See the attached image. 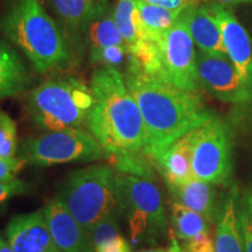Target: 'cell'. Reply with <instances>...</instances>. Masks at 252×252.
I'll return each mask as SVG.
<instances>
[{"label":"cell","mask_w":252,"mask_h":252,"mask_svg":"<svg viewBox=\"0 0 252 252\" xmlns=\"http://www.w3.org/2000/svg\"><path fill=\"white\" fill-rule=\"evenodd\" d=\"M94 104L87 118L111 167L123 174L156 180V166L146 153V130L140 109L116 68L94 71Z\"/></svg>","instance_id":"1"},{"label":"cell","mask_w":252,"mask_h":252,"mask_svg":"<svg viewBox=\"0 0 252 252\" xmlns=\"http://www.w3.org/2000/svg\"><path fill=\"white\" fill-rule=\"evenodd\" d=\"M126 86L134 97L146 130V153L153 160L175 140L206 122L213 112L198 91L128 72Z\"/></svg>","instance_id":"2"},{"label":"cell","mask_w":252,"mask_h":252,"mask_svg":"<svg viewBox=\"0 0 252 252\" xmlns=\"http://www.w3.org/2000/svg\"><path fill=\"white\" fill-rule=\"evenodd\" d=\"M1 30L37 71H50L68 62L67 40L40 0H17L2 18Z\"/></svg>","instance_id":"3"},{"label":"cell","mask_w":252,"mask_h":252,"mask_svg":"<svg viewBox=\"0 0 252 252\" xmlns=\"http://www.w3.org/2000/svg\"><path fill=\"white\" fill-rule=\"evenodd\" d=\"M117 175L112 167L105 165L76 169L69 173L58 197L89 231L105 217L124 214Z\"/></svg>","instance_id":"4"},{"label":"cell","mask_w":252,"mask_h":252,"mask_svg":"<svg viewBox=\"0 0 252 252\" xmlns=\"http://www.w3.org/2000/svg\"><path fill=\"white\" fill-rule=\"evenodd\" d=\"M94 104L91 88L75 77L50 78L32 91L28 113L46 131L78 128L87 124Z\"/></svg>","instance_id":"5"},{"label":"cell","mask_w":252,"mask_h":252,"mask_svg":"<svg viewBox=\"0 0 252 252\" xmlns=\"http://www.w3.org/2000/svg\"><path fill=\"white\" fill-rule=\"evenodd\" d=\"M191 169L195 179L215 186L232 185V137L216 115L191 130Z\"/></svg>","instance_id":"6"},{"label":"cell","mask_w":252,"mask_h":252,"mask_svg":"<svg viewBox=\"0 0 252 252\" xmlns=\"http://www.w3.org/2000/svg\"><path fill=\"white\" fill-rule=\"evenodd\" d=\"M19 158L32 166L48 167L58 163L96 161L106 156L90 131L78 127L27 138L21 145Z\"/></svg>","instance_id":"7"},{"label":"cell","mask_w":252,"mask_h":252,"mask_svg":"<svg viewBox=\"0 0 252 252\" xmlns=\"http://www.w3.org/2000/svg\"><path fill=\"white\" fill-rule=\"evenodd\" d=\"M124 214L127 215L132 241L154 239L166 234L167 217L161 191L154 181L118 173Z\"/></svg>","instance_id":"8"},{"label":"cell","mask_w":252,"mask_h":252,"mask_svg":"<svg viewBox=\"0 0 252 252\" xmlns=\"http://www.w3.org/2000/svg\"><path fill=\"white\" fill-rule=\"evenodd\" d=\"M159 42L165 82L185 90H200L196 67L197 53L195 52L194 41L187 27L180 19L174 26L160 35Z\"/></svg>","instance_id":"9"},{"label":"cell","mask_w":252,"mask_h":252,"mask_svg":"<svg viewBox=\"0 0 252 252\" xmlns=\"http://www.w3.org/2000/svg\"><path fill=\"white\" fill-rule=\"evenodd\" d=\"M200 87L220 102L247 106L252 104V93L228 56L198 52L196 56Z\"/></svg>","instance_id":"10"},{"label":"cell","mask_w":252,"mask_h":252,"mask_svg":"<svg viewBox=\"0 0 252 252\" xmlns=\"http://www.w3.org/2000/svg\"><path fill=\"white\" fill-rule=\"evenodd\" d=\"M209 6L220 26L226 55L252 93V45L250 36L231 9L212 2Z\"/></svg>","instance_id":"11"},{"label":"cell","mask_w":252,"mask_h":252,"mask_svg":"<svg viewBox=\"0 0 252 252\" xmlns=\"http://www.w3.org/2000/svg\"><path fill=\"white\" fill-rule=\"evenodd\" d=\"M6 238L14 252H61L50 235L43 209L14 216L6 228Z\"/></svg>","instance_id":"12"},{"label":"cell","mask_w":252,"mask_h":252,"mask_svg":"<svg viewBox=\"0 0 252 252\" xmlns=\"http://www.w3.org/2000/svg\"><path fill=\"white\" fill-rule=\"evenodd\" d=\"M47 224L61 252H94L88 230L77 222L59 197L49 200L43 208Z\"/></svg>","instance_id":"13"},{"label":"cell","mask_w":252,"mask_h":252,"mask_svg":"<svg viewBox=\"0 0 252 252\" xmlns=\"http://www.w3.org/2000/svg\"><path fill=\"white\" fill-rule=\"evenodd\" d=\"M238 187L231 185L222 197L215 223V252H245L239 220Z\"/></svg>","instance_id":"14"},{"label":"cell","mask_w":252,"mask_h":252,"mask_svg":"<svg viewBox=\"0 0 252 252\" xmlns=\"http://www.w3.org/2000/svg\"><path fill=\"white\" fill-rule=\"evenodd\" d=\"M180 20L186 25L194 43L201 52L210 55L228 56L219 24L209 5L194 4L182 12Z\"/></svg>","instance_id":"15"},{"label":"cell","mask_w":252,"mask_h":252,"mask_svg":"<svg viewBox=\"0 0 252 252\" xmlns=\"http://www.w3.org/2000/svg\"><path fill=\"white\" fill-rule=\"evenodd\" d=\"M82 30L86 34L88 46L90 48V58L104 49L113 47H126L124 39L116 24L113 9L108 0H97L94 11Z\"/></svg>","instance_id":"16"},{"label":"cell","mask_w":252,"mask_h":252,"mask_svg":"<svg viewBox=\"0 0 252 252\" xmlns=\"http://www.w3.org/2000/svg\"><path fill=\"white\" fill-rule=\"evenodd\" d=\"M153 163L165 179L167 187L194 180L191 169V131L163 150L153 160Z\"/></svg>","instance_id":"17"},{"label":"cell","mask_w":252,"mask_h":252,"mask_svg":"<svg viewBox=\"0 0 252 252\" xmlns=\"http://www.w3.org/2000/svg\"><path fill=\"white\" fill-rule=\"evenodd\" d=\"M168 189L174 202L202 215L209 224L216 223L222 197H219L215 185L194 179L182 185L169 186Z\"/></svg>","instance_id":"18"},{"label":"cell","mask_w":252,"mask_h":252,"mask_svg":"<svg viewBox=\"0 0 252 252\" xmlns=\"http://www.w3.org/2000/svg\"><path fill=\"white\" fill-rule=\"evenodd\" d=\"M27 83L28 72L23 59L14 48L0 41V99L17 96Z\"/></svg>","instance_id":"19"},{"label":"cell","mask_w":252,"mask_h":252,"mask_svg":"<svg viewBox=\"0 0 252 252\" xmlns=\"http://www.w3.org/2000/svg\"><path fill=\"white\" fill-rule=\"evenodd\" d=\"M113 15L127 49L138 41L152 36L144 26L137 0H118Z\"/></svg>","instance_id":"20"},{"label":"cell","mask_w":252,"mask_h":252,"mask_svg":"<svg viewBox=\"0 0 252 252\" xmlns=\"http://www.w3.org/2000/svg\"><path fill=\"white\" fill-rule=\"evenodd\" d=\"M171 217L174 234L185 242L202 232H209V223L202 215L178 202L172 203Z\"/></svg>","instance_id":"21"},{"label":"cell","mask_w":252,"mask_h":252,"mask_svg":"<svg viewBox=\"0 0 252 252\" xmlns=\"http://www.w3.org/2000/svg\"><path fill=\"white\" fill-rule=\"evenodd\" d=\"M140 18L147 32L152 36H160L178 23L182 12L181 9H168L149 2L137 0Z\"/></svg>","instance_id":"22"},{"label":"cell","mask_w":252,"mask_h":252,"mask_svg":"<svg viewBox=\"0 0 252 252\" xmlns=\"http://www.w3.org/2000/svg\"><path fill=\"white\" fill-rule=\"evenodd\" d=\"M97 0H52L56 14L71 28H82Z\"/></svg>","instance_id":"23"},{"label":"cell","mask_w":252,"mask_h":252,"mask_svg":"<svg viewBox=\"0 0 252 252\" xmlns=\"http://www.w3.org/2000/svg\"><path fill=\"white\" fill-rule=\"evenodd\" d=\"M18 151L17 123L0 109V158H13Z\"/></svg>","instance_id":"24"},{"label":"cell","mask_w":252,"mask_h":252,"mask_svg":"<svg viewBox=\"0 0 252 252\" xmlns=\"http://www.w3.org/2000/svg\"><path fill=\"white\" fill-rule=\"evenodd\" d=\"M118 219V215H110L102 220H99L96 225H94L88 231L94 250H96L100 245L111 241L112 238L119 235L121 226H119Z\"/></svg>","instance_id":"25"},{"label":"cell","mask_w":252,"mask_h":252,"mask_svg":"<svg viewBox=\"0 0 252 252\" xmlns=\"http://www.w3.org/2000/svg\"><path fill=\"white\" fill-rule=\"evenodd\" d=\"M239 220L245 252H252V187L245 188L239 198Z\"/></svg>","instance_id":"26"},{"label":"cell","mask_w":252,"mask_h":252,"mask_svg":"<svg viewBox=\"0 0 252 252\" xmlns=\"http://www.w3.org/2000/svg\"><path fill=\"white\" fill-rule=\"evenodd\" d=\"M26 165V161L20 158H0V181L15 180L17 175Z\"/></svg>","instance_id":"27"},{"label":"cell","mask_w":252,"mask_h":252,"mask_svg":"<svg viewBox=\"0 0 252 252\" xmlns=\"http://www.w3.org/2000/svg\"><path fill=\"white\" fill-rule=\"evenodd\" d=\"M28 185L25 184L24 181L15 180L1 182L0 181V206L7 202L12 197L17 196V195L25 194L28 190Z\"/></svg>","instance_id":"28"},{"label":"cell","mask_w":252,"mask_h":252,"mask_svg":"<svg viewBox=\"0 0 252 252\" xmlns=\"http://www.w3.org/2000/svg\"><path fill=\"white\" fill-rule=\"evenodd\" d=\"M186 252H215V242L209 232L195 236L185 243Z\"/></svg>","instance_id":"29"},{"label":"cell","mask_w":252,"mask_h":252,"mask_svg":"<svg viewBox=\"0 0 252 252\" xmlns=\"http://www.w3.org/2000/svg\"><path fill=\"white\" fill-rule=\"evenodd\" d=\"M94 252H132L131 247L128 242L123 237V236L118 235L111 241L106 242L103 245H100L94 250Z\"/></svg>","instance_id":"30"},{"label":"cell","mask_w":252,"mask_h":252,"mask_svg":"<svg viewBox=\"0 0 252 252\" xmlns=\"http://www.w3.org/2000/svg\"><path fill=\"white\" fill-rule=\"evenodd\" d=\"M149 4L160 6V7L168 9H181L185 11L189 6L197 4L198 0H141Z\"/></svg>","instance_id":"31"},{"label":"cell","mask_w":252,"mask_h":252,"mask_svg":"<svg viewBox=\"0 0 252 252\" xmlns=\"http://www.w3.org/2000/svg\"><path fill=\"white\" fill-rule=\"evenodd\" d=\"M212 4H219L225 7L234 5H241V4H252V0H210Z\"/></svg>","instance_id":"32"},{"label":"cell","mask_w":252,"mask_h":252,"mask_svg":"<svg viewBox=\"0 0 252 252\" xmlns=\"http://www.w3.org/2000/svg\"><path fill=\"white\" fill-rule=\"evenodd\" d=\"M0 252H14V251L8 244H4L1 248H0Z\"/></svg>","instance_id":"33"},{"label":"cell","mask_w":252,"mask_h":252,"mask_svg":"<svg viewBox=\"0 0 252 252\" xmlns=\"http://www.w3.org/2000/svg\"><path fill=\"white\" fill-rule=\"evenodd\" d=\"M140 252H167V249H152V250H144Z\"/></svg>","instance_id":"34"},{"label":"cell","mask_w":252,"mask_h":252,"mask_svg":"<svg viewBox=\"0 0 252 252\" xmlns=\"http://www.w3.org/2000/svg\"><path fill=\"white\" fill-rule=\"evenodd\" d=\"M5 244V242L4 241H2V239L1 238H0V248H1L2 247V245H4Z\"/></svg>","instance_id":"35"},{"label":"cell","mask_w":252,"mask_h":252,"mask_svg":"<svg viewBox=\"0 0 252 252\" xmlns=\"http://www.w3.org/2000/svg\"><path fill=\"white\" fill-rule=\"evenodd\" d=\"M251 187H252V185H251Z\"/></svg>","instance_id":"36"}]
</instances>
